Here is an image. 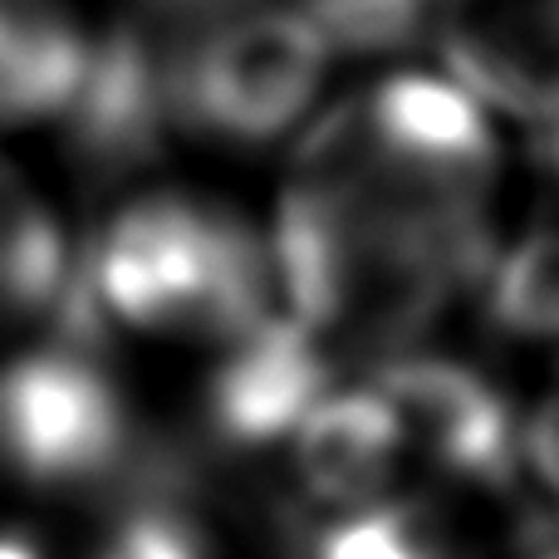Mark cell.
Returning <instances> with one entry per match:
<instances>
[{"label": "cell", "mask_w": 559, "mask_h": 559, "mask_svg": "<svg viewBox=\"0 0 559 559\" xmlns=\"http://www.w3.org/2000/svg\"><path fill=\"white\" fill-rule=\"evenodd\" d=\"M275 299L329 354L393 358L486 271L476 251L383 187L334 114L295 138L265 226Z\"/></svg>", "instance_id": "obj_1"}, {"label": "cell", "mask_w": 559, "mask_h": 559, "mask_svg": "<svg viewBox=\"0 0 559 559\" xmlns=\"http://www.w3.org/2000/svg\"><path fill=\"white\" fill-rule=\"evenodd\" d=\"M88 280L123 334L212 354L280 309L265 231L192 187H143L118 202L88 255Z\"/></svg>", "instance_id": "obj_2"}, {"label": "cell", "mask_w": 559, "mask_h": 559, "mask_svg": "<svg viewBox=\"0 0 559 559\" xmlns=\"http://www.w3.org/2000/svg\"><path fill=\"white\" fill-rule=\"evenodd\" d=\"M334 45L295 0H241L163 55V114L187 138L261 153L305 133Z\"/></svg>", "instance_id": "obj_3"}, {"label": "cell", "mask_w": 559, "mask_h": 559, "mask_svg": "<svg viewBox=\"0 0 559 559\" xmlns=\"http://www.w3.org/2000/svg\"><path fill=\"white\" fill-rule=\"evenodd\" d=\"M334 118L368 173L403 192L466 251L491 261L501 133L466 88L442 69H393L334 104Z\"/></svg>", "instance_id": "obj_4"}, {"label": "cell", "mask_w": 559, "mask_h": 559, "mask_svg": "<svg viewBox=\"0 0 559 559\" xmlns=\"http://www.w3.org/2000/svg\"><path fill=\"white\" fill-rule=\"evenodd\" d=\"M133 452V407L84 348H0V476L39 496L98 491Z\"/></svg>", "instance_id": "obj_5"}, {"label": "cell", "mask_w": 559, "mask_h": 559, "mask_svg": "<svg viewBox=\"0 0 559 559\" xmlns=\"http://www.w3.org/2000/svg\"><path fill=\"white\" fill-rule=\"evenodd\" d=\"M373 383L403 423L407 466L466 491L501 486L521 472V417L486 373L456 358L393 354L378 358Z\"/></svg>", "instance_id": "obj_6"}, {"label": "cell", "mask_w": 559, "mask_h": 559, "mask_svg": "<svg viewBox=\"0 0 559 559\" xmlns=\"http://www.w3.org/2000/svg\"><path fill=\"white\" fill-rule=\"evenodd\" d=\"M437 69L491 118H559V0H437Z\"/></svg>", "instance_id": "obj_7"}, {"label": "cell", "mask_w": 559, "mask_h": 559, "mask_svg": "<svg viewBox=\"0 0 559 559\" xmlns=\"http://www.w3.org/2000/svg\"><path fill=\"white\" fill-rule=\"evenodd\" d=\"M334 358L285 309L265 324L216 348V373L206 388V417L231 452L280 456L305 413L338 383Z\"/></svg>", "instance_id": "obj_8"}, {"label": "cell", "mask_w": 559, "mask_h": 559, "mask_svg": "<svg viewBox=\"0 0 559 559\" xmlns=\"http://www.w3.org/2000/svg\"><path fill=\"white\" fill-rule=\"evenodd\" d=\"M295 486L324 515L407 486V437L388 393L368 378H338L285 442Z\"/></svg>", "instance_id": "obj_9"}, {"label": "cell", "mask_w": 559, "mask_h": 559, "mask_svg": "<svg viewBox=\"0 0 559 559\" xmlns=\"http://www.w3.org/2000/svg\"><path fill=\"white\" fill-rule=\"evenodd\" d=\"M98 49L79 0H0V138L74 118Z\"/></svg>", "instance_id": "obj_10"}, {"label": "cell", "mask_w": 559, "mask_h": 559, "mask_svg": "<svg viewBox=\"0 0 559 559\" xmlns=\"http://www.w3.org/2000/svg\"><path fill=\"white\" fill-rule=\"evenodd\" d=\"M74 246L55 197L0 147V348L35 334L69 295Z\"/></svg>", "instance_id": "obj_11"}, {"label": "cell", "mask_w": 559, "mask_h": 559, "mask_svg": "<svg viewBox=\"0 0 559 559\" xmlns=\"http://www.w3.org/2000/svg\"><path fill=\"white\" fill-rule=\"evenodd\" d=\"M309 559H481V545L447 501L397 486L324 515Z\"/></svg>", "instance_id": "obj_12"}, {"label": "cell", "mask_w": 559, "mask_h": 559, "mask_svg": "<svg viewBox=\"0 0 559 559\" xmlns=\"http://www.w3.org/2000/svg\"><path fill=\"white\" fill-rule=\"evenodd\" d=\"M486 319L511 344H559V222H535L486 261Z\"/></svg>", "instance_id": "obj_13"}, {"label": "cell", "mask_w": 559, "mask_h": 559, "mask_svg": "<svg viewBox=\"0 0 559 559\" xmlns=\"http://www.w3.org/2000/svg\"><path fill=\"white\" fill-rule=\"evenodd\" d=\"M329 35V45L348 49H388L403 45L417 25L427 29L437 0H295Z\"/></svg>", "instance_id": "obj_14"}, {"label": "cell", "mask_w": 559, "mask_h": 559, "mask_svg": "<svg viewBox=\"0 0 559 559\" xmlns=\"http://www.w3.org/2000/svg\"><path fill=\"white\" fill-rule=\"evenodd\" d=\"M88 559H212L206 535L173 506H138L118 515Z\"/></svg>", "instance_id": "obj_15"}, {"label": "cell", "mask_w": 559, "mask_h": 559, "mask_svg": "<svg viewBox=\"0 0 559 559\" xmlns=\"http://www.w3.org/2000/svg\"><path fill=\"white\" fill-rule=\"evenodd\" d=\"M521 466L559 511V364L545 393L535 397V407L521 417Z\"/></svg>", "instance_id": "obj_16"}, {"label": "cell", "mask_w": 559, "mask_h": 559, "mask_svg": "<svg viewBox=\"0 0 559 559\" xmlns=\"http://www.w3.org/2000/svg\"><path fill=\"white\" fill-rule=\"evenodd\" d=\"M231 5H241V0H143L147 25H163L167 29V45H173L177 35H187V29L216 20L222 10H231Z\"/></svg>", "instance_id": "obj_17"}, {"label": "cell", "mask_w": 559, "mask_h": 559, "mask_svg": "<svg viewBox=\"0 0 559 559\" xmlns=\"http://www.w3.org/2000/svg\"><path fill=\"white\" fill-rule=\"evenodd\" d=\"M0 559H39V550L20 535H0Z\"/></svg>", "instance_id": "obj_18"}, {"label": "cell", "mask_w": 559, "mask_h": 559, "mask_svg": "<svg viewBox=\"0 0 559 559\" xmlns=\"http://www.w3.org/2000/svg\"><path fill=\"white\" fill-rule=\"evenodd\" d=\"M550 173H555V182H559V118L550 123Z\"/></svg>", "instance_id": "obj_19"}, {"label": "cell", "mask_w": 559, "mask_h": 559, "mask_svg": "<svg viewBox=\"0 0 559 559\" xmlns=\"http://www.w3.org/2000/svg\"><path fill=\"white\" fill-rule=\"evenodd\" d=\"M535 559H559V550H550V555H535Z\"/></svg>", "instance_id": "obj_20"}]
</instances>
